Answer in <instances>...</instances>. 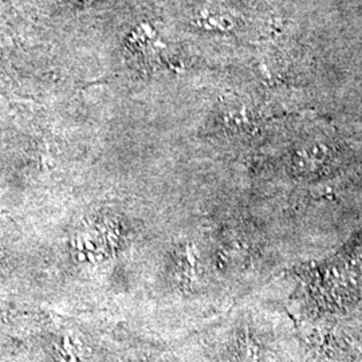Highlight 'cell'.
<instances>
[{"label":"cell","mask_w":362,"mask_h":362,"mask_svg":"<svg viewBox=\"0 0 362 362\" xmlns=\"http://www.w3.org/2000/svg\"><path fill=\"white\" fill-rule=\"evenodd\" d=\"M59 358L62 362H81L76 341L71 337H65L59 349Z\"/></svg>","instance_id":"2"},{"label":"cell","mask_w":362,"mask_h":362,"mask_svg":"<svg viewBox=\"0 0 362 362\" xmlns=\"http://www.w3.org/2000/svg\"><path fill=\"white\" fill-rule=\"evenodd\" d=\"M199 23L208 28H218V30H227L233 27V21L221 13H204L199 18Z\"/></svg>","instance_id":"1"},{"label":"cell","mask_w":362,"mask_h":362,"mask_svg":"<svg viewBox=\"0 0 362 362\" xmlns=\"http://www.w3.org/2000/svg\"><path fill=\"white\" fill-rule=\"evenodd\" d=\"M1 350H3V341H1V337H0V353H1Z\"/></svg>","instance_id":"3"}]
</instances>
